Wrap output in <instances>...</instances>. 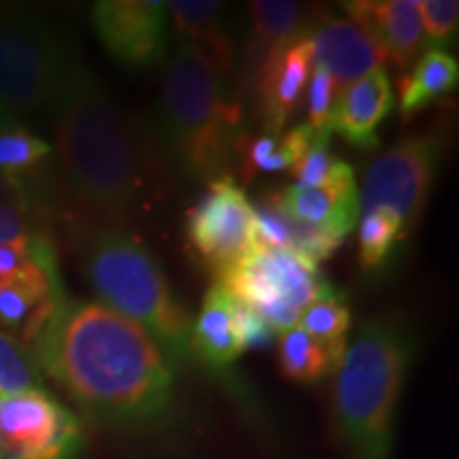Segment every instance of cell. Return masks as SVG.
Returning a JSON list of instances; mask_svg holds the SVG:
<instances>
[{"label": "cell", "instance_id": "obj_1", "mask_svg": "<svg viewBox=\"0 0 459 459\" xmlns=\"http://www.w3.org/2000/svg\"><path fill=\"white\" fill-rule=\"evenodd\" d=\"M30 351L39 368L105 426L147 428L172 409L169 358L145 330L105 304L65 298Z\"/></svg>", "mask_w": 459, "mask_h": 459}, {"label": "cell", "instance_id": "obj_2", "mask_svg": "<svg viewBox=\"0 0 459 459\" xmlns=\"http://www.w3.org/2000/svg\"><path fill=\"white\" fill-rule=\"evenodd\" d=\"M51 108L57 162L68 192L100 226H117L139 204L147 183L136 128L77 60Z\"/></svg>", "mask_w": 459, "mask_h": 459}, {"label": "cell", "instance_id": "obj_3", "mask_svg": "<svg viewBox=\"0 0 459 459\" xmlns=\"http://www.w3.org/2000/svg\"><path fill=\"white\" fill-rule=\"evenodd\" d=\"M238 100L211 57L177 39L166 57L160 99V136L166 153L192 179L215 181L237 152Z\"/></svg>", "mask_w": 459, "mask_h": 459}, {"label": "cell", "instance_id": "obj_4", "mask_svg": "<svg viewBox=\"0 0 459 459\" xmlns=\"http://www.w3.org/2000/svg\"><path fill=\"white\" fill-rule=\"evenodd\" d=\"M415 353L400 317L361 324L336 370L334 415L351 459L392 457L394 417Z\"/></svg>", "mask_w": 459, "mask_h": 459}, {"label": "cell", "instance_id": "obj_5", "mask_svg": "<svg viewBox=\"0 0 459 459\" xmlns=\"http://www.w3.org/2000/svg\"><path fill=\"white\" fill-rule=\"evenodd\" d=\"M82 268L99 302L145 330L172 366L192 358V317L139 237L122 226L94 228L83 243Z\"/></svg>", "mask_w": 459, "mask_h": 459}, {"label": "cell", "instance_id": "obj_6", "mask_svg": "<svg viewBox=\"0 0 459 459\" xmlns=\"http://www.w3.org/2000/svg\"><path fill=\"white\" fill-rule=\"evenodd\" d=\"M71 65L41 13L0 4V111L9 119L54 107Z\"/></svg>", "mask_w": 459, "mask_h": 459}, {"label": "cell", "instance_id": "obj_7", "mask_svg": "<svg viewBox=\"0 0 459 459\" xmlns=\"http://www.w3.org/2000/svg\"><path fill=\"white\" fill-rule=\"evenodd\" d=\"M217 277L234 300L255 311L279 336L296 328L325 283L317 264L287 249H255Z\"/></svg>", "mask_w": 459, "mask_h": 459}, {"label": "cell", "instance_id": "obj_8", "mask_svg": "<svg viewBox=\"0 0 459 459\" xmlns=\"http://www.w3.org/2000/svg\"><path fill=\"white\" fill-rule=\"evenodd\" d=\"M79 419L45 389L0 400V459H77Z\"/></svg>", "mask_w": 459, "mask_h": 459}, {"label": "cell", "instance_id": "obj_9", "mask_svg": "<svg viewBox=\"0 0 459 459\" xmlns=\"http://www.w3.org/2000/svg\"><path fill=\"white\" fill-rule=\"evenodd\" d=\"M440 149L443 143L436 134L411 136L389 147L366 172L364 189L359 194V213L392 209L409 232L428 203Z\"/></svg>", "mask_w": 459, "mask_h": 459}, {"label": "cell", "instance_id": "obj_10", "mask_svg": "<svg viewBox=\"0 0 459 459\" xmlns=\"http://www.w3.org/2000/svg\"><path fill=\"white\" fill-rule=\"evenodd\" d=\"M187 238L217 274L254 254V206L232 177L209 183L187 213Z\"/></svg>", "mask_w": 459, "mask_h": 459}, {"label": "cell", "instance_id": "obj_11", "mask_svg": "<svg viewBox=\"0 0 459 459\" xmlns=\"http://www.w3.org/2000/svg\"><path fill=\"white\" fill-rule=\"evenodd\" d=\"M91 24L102 48L126 68H152L169 57V11L160 0H100Z\"/></svg>", "mask_w": 459, "mask_h": 459}, {"label": "cell", "instance_id": "obj_12", "mask_svg": "<svg viewBox=\"0 0 459 459\" xmlns=\"http://www.w3.org/2000/svg\"><path fill=\"white\" fill-rule=\"evenodd\" d=\"M315 66L307 32L266 49L260 66V102L268 132L281 134L300 105Z\"/></svg>", "mask_w": 459, "mask_h": 459}, {"label": "cell", "instance_id": "obj_13", "mask_svg": "<svg viewBox=\"0 0 459 459\" xmlns=\"http://www.w3.org/2000/svg\"><path fill=\"white\" fill-rule=\"evenodd\" d=\"M307 32L313 45L315 66L324 68L334 82L336 94L349 83L385 68V56L378 45L351 20L321 17Z\"/></svg>", "mask_w": 459, "mask_h": 459}, {"label": "cell", "instance_id": "obj_14", "mask_svg": "<svg viewBox=\"0 0 459 459\" xmlns=\"http://www.w3.org/2000/svg\"><path fill=\"white\" fill-rule=\"evenodd\" d=\"M349 20L381 48L385 60L411 66L423 48L419 0H351L342 3Z\"/></svg>", "mask_w": 459, "mask_h": 459}, {"label": "cell", "instance_id": "obj_15", "mask_svg": "<svg viewBox=\"0 0 459 459\" xmlns=\"http://www.w3.org/2000/svg\"><path fill=\"white\" fill-rule=\"evenodd\" d=\"M392 79L385 68L349 83L336 94L328 130L341 134L355 149L378 147V126L394 108Z\"/></svg>", "mask_w": 459, "mask_h": 459}, {"label": "cell", "instance_id": "obj_16", "mask_svg": "<svg viewBox=\"0 0 459 459\" xmlns=\"http://www.w3.org/2000/svg\"><path fill=\"white\" fill-rule=\"evenodd\" d=\"M287 220L328 230L344 240L359 220V189L349 181L330 187L287 186L268 200Z\"/></svg>", "mask_w": 459, "mask_h": 459}, {"label": "cell", "instance_id": "obj_17", "mask_svg": "<svg viewBox=\"0 0 459 459\" xmlns=\"http://www.w3.org/2000/svg\"><path fill=\"white\" fill-rule=\"evenodd\" d=\"M49 158V143L17 119L0 124V177L9 183L17 200L32 213L41 204V177Z\"/></svg>", "mask_w": 459, "mask_h": 459}, {"label": "cell", "instance_id": "obj_18", "mask_svg": "<svg viewBox=\"0 0 459 459\" xmlns=\"http://www.w3.org/2000/svg\"><path fill=\"white\" fill-rule=\"evenodd\" d=\"M234 307L237 300L215 283L204 294L196 319L192 321V355L213 370H226L245 351L238 338Z\"/></svg>", "mask_w": 459, "mask_h": 459}, {"label": "cell", "instance_id": "obj_19", "mask_svg": "<svg viewBox=\"0 0 459 459\" xmlns=\"http://www.w3.org/2000/svg\"><path fill=\"white\" fill-rule=\"evenodd\" d=\"M166 11L175 22L177 37L203 49L223 77L232 79L237 45L223 22L226 4L211 0H172L166 3Z\"/></svg>", "mask_w": 459, "mask_h": 459}, {"label": "cell", "instance_id": "obj_20", "mask_svg": "<svg viewBox=\"0 0 459 459\" xmlns=\"http://www.w3.org/2000/svg\"><path fill=\"white\" fill-rule=\"evenodd\" d=\"M317 132L319 130L311 128L308 124H300L281 134L266 132L254 139L238 136L237 152H240L245 181L255 179L257 175H273V172L294 169Z\"/></svg>", "mask_w": 459, "mask_h": 459}, {"label": "cell", "instance_id": "obj_21", "mask_svg": "<svg viewBox=\"0 0 459 459\" xmlns=\"http://www.w3.org/2000/svg\"><path fill=\"white\" fill-rule=\"evenodd\" d=\"M457 82L459 65L455 57L445 49H428L412 71L400 79V115L412 119L440 96L455 90Z\"/></svg>", "mask_w": 459, "mask_h": 459}, {"label": "cell", "instance_id": "obj_22", "mask_svg": "<svg viewBox=\"0 0 459 459\" xmlns=\"http://www.w3.org/2000/svg\"><path fill=\"white\" fill-rule=\"evenodd\" d=\"M349 342H319L300 328L279 336L281 372L296 383H315L338 370Z\"/></svg>", "mask_w": 459, "mask_h": 459}, {"label": "cell", "instance_id": "obj_23", "mask_svg": "<svg viewBox=\"0 0 459 459\" xmlns=\"http://www.w3.org/2000/svg\"><path fill=\"white\" fill-rule=\"evenodd\" d=\"M351 325V313L341 291H336L325 281L317 298L304 308L296 328L307 332L315 341L332 344L347 342V332Z\"/></svg>", "mask_w": 459, "mask_h": 459}, {"label": "cell", "instance_id": "obj_24", "mask_svg": "<svg viewBox=\"0 0 459 459\" xmlns=\"http://www.w3.org/2000/svg\"><path fill=\"white\" fill-rule=\"evenodd\" d=\"M330 130H319L315 134V139L307 152H304V156L291 169V177L296 179L294 186L330 187L355 181L351 166L330 152Z\"/></svg>", "mask_w": 459, "mask_h": 459}, {"label": "cell", "instance_id": "obj_25", "mask_svg": "<svg viewBox=\"0 0 459 459\" xmlns=\"http://www.w3.org/2000/svg\"><path fill=\"white\" fill-rule=\"evenodd\" d=\"M359 215V264L364 271H375L385 264L406 228L392 209H372Z\"/></svg>", "mask_w": 459, "mask_h": 459}, {"label": "cell", "instance_id": "obj_26", "mask_svg": "<svg viewBox=\"0 0 459 459\" xmlns=\"http://www.w3.org/2000/svg\"><path fill=\"white\" fill-rule=\"evenodd\" d=\"M249 17L255 39L268 49L302 32L300 4L294 0H254Z\"/></svg>", "mask_w": 459, "mask_h": 459}, {"label": "cell", "instance_id": "obj_27", "mask_svg": "<svg viewBox=\"0 0 459 459\" xmlns=\"http://www.w3.org/2000/svg\"><path fill=\"white\" fill-rule=\"evenodd\" d=\"M34 355L20 338L0 330V395L24 394L41 385Z\"/></svg>", "mask_w": 459, "mask_h": 459}, {"label": "cell", "instance_id": "obj_28", "mask_svg": "<svg viewBox=\"0 0 459 459\" xmlns=\"http://www.w3.org/2000/svg\"><path fill=\"white\" fill-rule=\"evenodd\" d=\"M419 17H421L423 41L429 49H440L455 37L459 24L457 0H419Z\"/></svg>", "mask_w": 459, "mask_h": 459}, {"label": "cell", "instance_id": "obj_29", "mask_svg": "<svg viewBox=\"0 0 459 459\" xmlns=\"http://www.w3.org/2000/svg\"><path fill=\"white\" fill-rule=\"evenodd\" d=\"M32 211L13 200H0V245L15 247L22 251H32L41 230L34 228Z\"/></svg>", "mask_w": 459, "mask_h": 459}, {"label": "cell", "instance_id": "obj_30", "mask_svg": "<svg viewBox=\"0 0 459 459\" xmlns=\"http://www.w3.org/2000/svg\"><path fill=\"white\" fill-rule=\"evenodd\" d=\"M336 100V88L324 68L313 66L307 83V124L315 130H328V119Z\"/></svg>", "mask_w": 459, "mask_h": 459}, {"label": "cell", "instance_id": "obj_31", "mask_svg": "<svg viewBox=\"0 0 459 459\" xmlns=\"http://www.w3.org/2000/svg\"><path fill=\"white\" fill-rule=\"evenodd\" d=\"M234 317H237L238 338L240 342H243L245 351H266V349H271V344L274 342V336L277 334H274L271 325H268L260 315L251 311L245 304L237 302V307H234Z\"/></svg>", "mask_w": 459, "mask_h": 459}, {"label": "cell", "instance_id": "obj_32", "mask_svg": "<svg viewBox=\"0 0 459 459\" xmlns=\"http://www.w3.org/2000/svg\"><path fill=\"white\" fill-rule=\"evenodd\" d=\"M32 251H22L15 249V247L0 245V285L11 277H15L22 268L30 262Z\"/></svg>", "mask_w": 459, "mask_h": 459}, {"label": "cell", "instance_id": "obj_33", "mask_svg": "<svg viewBox=\"0 0 459 459\" xmlns=\"http://www.w3.org/2000/svg\"><path fill=\"white\" fill-rule=\"evenodd\" d=\"M0 200H13V203H20V200H17V196H15V192L11 189V186L3 179V177H0Z\"/></svg>", "mask_w": 459, "mask_h": 459}, {"label": "cell", "instance_id": "obj_34", "mask_svg": "<svg viewBox=\"0 0 459 459\" xmlns=\"http://www.w3.org/2000/svg\"><path fill=\"white\" fill-rule=\"evenodd\" d=\"M7 119H9V117H7V115H4L3 111H0V124H3V122H7Z\"/></svg>", "mask_w": 459, "mask_h": 459}, {"label": "cell", "instance_id": "obj_35", "mask_svg": "<svg viewBox=\"0 0 459 459\" xmlns=\"http://www.w3.org/2000/svg\"><path fill=\"white\" fill-rule=\"evenodd\" d=\"M0 400H3V395H0Z\"/></svg>", "mask_w": 459, "mask_h": 459}]
</instances>
